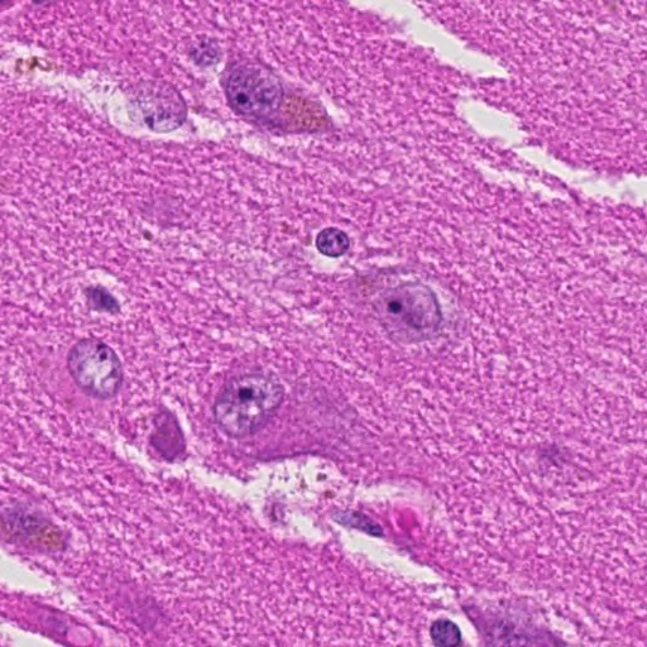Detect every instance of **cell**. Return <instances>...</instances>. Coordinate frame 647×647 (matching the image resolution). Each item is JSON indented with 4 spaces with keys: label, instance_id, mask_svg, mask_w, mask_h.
I'll return each instance as SVG.
<instances>
[{
    "label": "cell",
    "instance_id": "1",
    "mask_svg": "<svg viewBox=\"0 0 647 647\" xmlns=\"http://www.w3.org/2000/svg\"><path fill=\"white\" fill-rule=\"evenodd\" d=\"M284 397L279 378L268 373L230 378L214 402L215 423L230 438H248L273 418Z\"/></svg>",
    "mask_w": 647,
    "mask_h": 647
},
{
    "label": "cell",
    "instance_id": "2",
    "mask_svg": "<svg viewBox=\"0 0 647 647\" xmlns=\"http://www.w3.org/2000/svg\"><path fill=\"white\" fill-rule=\"evenodd\" d=\"M375 308L383 327L401 339L429 338L442 324L434 292L415 282L383 292Z\"/></svg>",
    "mask_w": 647,
    "mask_h": 647
},
{
    "label": "cell",
    "instance_id": "3",
    "mask_svg": "<svg viewBox=\"0 0 647 647\" xmlns=\"http://www.w3.org/2000/svg\"><path fill=\"white\" fill-rule=\"evenodd\" d=\"M67 369L81 391L95 399L109 400L121 391V359L103 340L86 338L75 343L67 354Z\"/></svg>",
    "mask_w": 647,
    "mask_h": 647
},
{
    "label": "cell",
    "instance_id": "4",
    "mask_svg": "<svg viewBox=\"0 0 647 647\" xmlns=\"http://www.w3.org/2000/svg\"><path fill=\"white\" fill-rule=\"evenodd\" d=\"M225 94L238 114L253 119L271 117L284 102V88L266 67L238 62L225 78Z\"/></svg>",
    "mask_w": 647,
    "mask_h": 647
},
{
    "label": "cell",
    "instance_id": "5",
    "mask_svg": "<svg viewBox=\"0 0 647 647\" xmlns=\"http://www.w3.org/2000/svg\"><path fill=\"white\" fill-rule=\"evenodd\" d=\"M133 105L142 123L155 132L175 131L185 122L184 100L169 86H143Z\"/></svg>",
    "mask_w": 647,
    "mask_h": 647
},
{
    "label": "cell",
    "instance_id": "6",
    "mask_svg": "<svg viewBox=\"0 0 647 647\" xmlns=\"http://www.w3.org/2000/svg\"><path fill=\"white\" fill-rule=\"evenodd\" d=\"M315 244L321 254L330 258L344 256L351 247V241H349L347 234L337 228L321 230Z\"/></svg>",
    "mask_w": 647,
    "mask_h": 647
},
{
    "label": "cell",
    "instance_id": "7",
    "mask_svg": "<svg viewBox=\"0 0 647 647\" xmlns=\"http://www.w3.org/2000/svg\"><path fill=\"white\" fill-rule=\"evenodd\" d=\"M430 635L434 644L438 646H458L462 641V634H460L458 626L448 620L434 622Z\"/></svg>",
    "mask_w": 647,
    "mask_h": 647
},
{
    "label": "cell",
    "instance_id": "8",
    "mask_svg": "<svg viewBox=\"0 0 647 647\" xmlns=\"http://www.w3.org/2000/svg\"><path fill=\"white\" fill-rule=\"evenodd\" d=\"M193 57L201 65H212L213 62L218 60L219 50L214 43L200 41L198 45L193 47Z\"/></svg>",
    "mask_w": 647,
    "mask_h": 647
}]
</instances>
